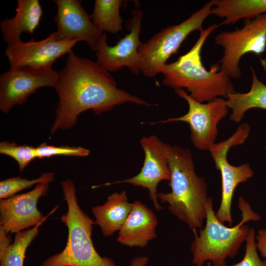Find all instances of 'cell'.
<instances>
[{"mask_svg": "<svg viewBox=\"0 0 266 266\" xmlns=\"http://www.w3.org/2000/svg\"><path fill=\"white\" fill-rule=\"evenodd\" d=\"M157 217L141 202L133 203L132 209L119 231L117 241L130 247L144 248L157 237Z\"/></svg>", "mask_w": 266, "mask_h": 266, "instance_id": "2e32d148", "label": "cell"}, {"mask_svg": "<svg viewBox=\"0 0 266 266\" xmlns=\"http://www.w3.org/2000/svg\"><path fill=\"white\" fill-rule=\"evenodd\" d=\"M67 211L61 217L67 228L64 249L44 260L41 266H116L114 261L101 257L96 250L92 239L95 221L79 206L75 186L69 179L61 182Z\"/></svg>", "mask_w": 266, "mask_h": 266, "instance_id": "5b68a950", "label": "cell"}, {"mask_svg": "<svg viewBox=\"0 0 266 266\" xmlns=\"http://www.w3.org/2000/svg\"><path fill=\"white\" fill-rule=\"evenodd\" d=\"M256 232L250 228L246 239L245 252L242 260L233 266H266V261H262L258 253L256 242ZM207 266H212L208 263Z\"/></svg>", "mask_w": 266, "mask_h": 266, "instance_id": "484cf974", "label": "cell"}, {"mask_svg": "<svg viewBox=\"0 0 266 266\" xmlns=\"http://www.w3.org/2000/svg\"><path fill=\"white\" fill-rule=\"evenodd\" d=\"M0 153L8 156L16 161L20 172L37 158L36 147L27 144L18 145L8 141L0 143Z\"/></svg>", "mask_w": 266, "mask_h": 266, "instance_id": "cb8c5ba5", "label": "cell"}, {"mask_svg": "<svg viewBox=\"0 0 266 266\" xmlns=\"http://www.w3.org/2000/svg\"><path fill=\"white\" fill-rule=\"evenodd\" d=\"M258 250L262 257L266 259V227L258 231L256 235Z\"/></svg>", "mask_w": 266, "mask_h": 266, "instance_id": "4316f807", "label": "cell"}, {"mask_svg": "<svg viewBox=\"0 0 266 266\" xmlns=\"http://www.w3.org/2000/svg\"><path fill=\"white\" fill-rule=\"evenodd\" d=\"M124 0H96L91 19L96 28L100 32L115 34L123 31V20L120 8Z\"/></svg>", "mask_w": 266, "mask_h": 266, "instance_id": "7402d4cb", "label": "cell"}, {"mask_svg": "<svg viewBox=\"0 0 266 266\" xmlns=\"http://www.w3.org/2000/svg\"><path fill=\"white\" fill-rule=\"evenodd\" d=\"M252 84L249 92H234L227 96V104L232 110L230 120L234 123L240 122L246 112L258 108L266 110V84L259 80L254 69L251 67Z\"/></svg>", "mask_w": 266, "mask_h": 266, "instance_id": "d6986e66", "label": "cell"}, {"mask_svg": "<svg viewBox=\"0 0 266 266\" xmlns=\"http://www.w3.org/2000/svg\"><path fill=\"white\" fill-rule=\"evenodd\" d=\"M17 2L15 16L5 18L0 23L3 39L7 47L20 40L23 33L33 34L42 16V8L38 0H17Z\"/></svg>", "mask_w": 266, "mask_h": 266, "instance_id": "e0dca14e", "label": "cell"}, {"mask_svg": "<svg viewBox=\"0 0 266 266\" xmlns=\"http://www.w3.org/2000/svg\"><path fill=\"white\" fill-rule=\"evenodd\" d=\"M265 150H266V146L265 147Z\"/></svg>", "mask_w": 266, "mask_h": 266, "instance_id": "f1b7e54d", "label": "cell"}, {"mask_svg": "<svg viewBox=\"0 0 266 266\" xmlns=\"http://www.w3.org/2000/svg\"><path fill=\"white\" fill-rule=\"evenodd\" d=\"M238 205L241 212L240 222L234 226L227 227L217 218L213 200L209 198L206 205L205 226L200 230L199 234L194 233L195 239L191 243L194 266H203L208 261L212 266H227L226 260L237 254L250 231V228L245 223L261 219L243 197H239Z\"/></svg>", "mask_w": 266, "mask_h": 266, "instance_id": "277c9868", "label": "cell"}, {"mask_svg": "<svg viewBox=\"0 0 266 266\" xmlns=\"http://www.w3.org/2000/svg\"><path fill=\"white\" fill-rule=\"evenodd\" d=\"M149 261L147 256H137L132 259L130 266H146Z\"/></svg>", "mask_w": 266, "mask_h": 266, "instance_id": "83f0119b", "label": "cell"}, {"mask_svg": "<svg viewBox=\"0 0 266 266\" xmlns=\"http://www.w3.org/2000/svg\"><path fill=\"white\" fill-rule=\"evenodd\" d=\"M219 25L213 24L200 32L197 41L190 50L174 62L166 64L161 73L162 82L174 89L185 88L195 100L203 103L235 92L230 77L220 70L217 64L209 70L202 64L201 53L209 35Z\"/></svg>", "mask_w": 266, "mask_h": 266, "instance_id": "3957f363", "label": "cell"}, {"mask_svg": "<svg viewBox=\"0 0 266 266\" xmlns=\"http://www.w3.org/2000/svg\"><path fill=\"white\" fill-rule=\"evenodd\" d=\"M175 93L188 104V111L183 116L150 123L155 125L172 122L187 123L191 131L190 138L194 146L200 150H209L215 143L218 123L228 114L226 100L217 98L205 103L194 100L182 89H175Z\"/></svg>", "mask_w": 266, "mask_h": 266, "instance_id": "9c48e42d", "label": "cell"}, {"mask_svg": "<svg viewBox=\"0 0 266 266\" xmlns=\"http://www.w3.org/2000/svg\"><path fill=\"white\" fill-rule=\"evenodd\" d=\"M50 182L39 183L28 192L0 200V227L6 233H16L45 221L46 217L37 204L39 199L46 194Z\"/></svg>", "mask_w": 266, "mask_h": 266, "instance_id": "5bb4252c", "label": "cell"}, {"mask_svg": "<svg viewBox=\"0 0 266 266\" xmlns=\"http://www.w3.org/2000/svg\"><path fill=\"white\" fill-rule=\"evenodd\" d=\"M78 42L74 39H58L52 32L39 41H35L33 38L26 42L20 39L7 47L5 54L11 68L21 66L49 68L60 57L70 53Z\"/></svg>", "mask_w": 266, "mask_h": 266, "instance_id": "7c38bea8", "label": "cell"}, {"mask_svg": "<svg viewBox=\"0 0 266 266\" xmlns=\"http://www.w3.org/2000/svg\"><path fill=\"white\" fill-rule=\"evenodd\" d=\"M241 29L231 32H221L215 36L214 43L223 47V56L219 63L220 69L230 78L241 76L239 64L246 54L253 53L260 58L266 70V63L261 57L266 49V13L252 19H244Z\"/></svg>", "mask_w": 266, "mask_h": 266, "instance_id": "52a82bcc", "label": "cell"}, {"mask_svg": "<svg viewBox=\"0 0 266 266\" xmlns=\"http://www.w3.org/2000/svg\"><path fill=\"white\" fill-rule=\"evenodd\" d=\"M266 13V0H215L212 14L224 20L219 25L234 24Z\"/></svg>", "mask_w": 266, "mask_h": 266, "instance_id": "44dd1931", "label": "cell"}, {"mask_svg": "<svg viewBox=\"0 0 266 266\" xmlns=\"http://www.w3.org/2000/svg\"><path fill=\"white\" fill-rule=\"evenodd\" d=\"M54 88L59 102L51 128V135L59 130L73 127L78 116L88 110L99 115L126 102L154 105L118 88L109 71L97 62L76 55L72 51L59 72Z\"/></svg>", "mask_w": 266, "mask_h": 266, "instance_id": "6da1fadb", "label": "cell"}, {"mask_svg": "<svg viewBox=\"0 0 266 266\" xmlns=\"http://www.w3.org/2000/svg\"><path fill=\"white\" fill-rule=\"evenodd\" d=\"M132 207L133 203L129 201L126 191L112 193L103 204L92 208L95 224L100 227L104 236H110L119 231Z\"/></svg>", "mask_w": 266, "mask_h": 266, "instance_id": "ac0fdd59", "label": "cell"}, {"mask_svg": "<svg viewBox=\"0 0 266 266\" xmlns=\"http://www.w3.org/2000/svg\"><path fill=\"white\" fill-rule=\"evenodd\" d=\"M171 172L168 185L171 192L158 193L162 203H167L169 211L193 231L202 228L206 219L207 185L195 170L191 152L179 146L167 144Z\"/></svg>", "mask_w": 266, "mask_h": 266, "instance_id": "7a4b0ae2", "label": "cell"}, {"mask_svg": "<svg viewBox=\"0 0 266 266\" xmlns=\"http://www.w3.org/2000/svg\"><path fill=\"white\" fill-rule=\"evenodd\" d=\"M142 15L143 11L139 7L132 10V18L127 25L129 33L113 46L107 44L106 34L103 33L95 50L97 63L101 67L109 72H115L126 66L132 73L139 74L137 49L141 43L139 35Z\"/></svg>", "mask_w": 266, "mask_h": 266, "instance_id": "4fadbf2b", "label": "cell"}, {"mask_svg": "<svg viewBox=\"0 0 266 266\" xmlns=\"http://www.w3.org/2000/svg\"><path fill=\"white\" fill-rule=\"evenodd\" d=\"M90 151L80 146H56L42 143L36 147V157L41 159L58 155L73 157H86Z\"/></svg>", "mask_w": 266, "mask_h": 266, "instance_id": "d4e9b609", "label": "cell"}, {"mask_svg": "<svg viewBox=\"0 0 266 266\" xmlns=\"http://www.w3.org/2000/svg\"><path fill=\"white\" fill-rule=\"evenodd\" d=\"M140 142L145 156L139 173L132 177L108 183L103 186L129 183L146 188L149 191L150 198L155 208L159 211L163 207L158 203L157 186L161 181H169L171 177L167 144L154 135L143 137Z\"/></svg>", "mask_w": 266, "mask_h": 266, "instance_id": "8fae6325", "label": "cell"}, {"mask_svg": "<svg viewBox=\"0 0 266 266\" xmlns=\"http://www.w3.org/2000/svg\"><path fill=\"white\" fill-rule=\"evenodd\" d=\"M42 224L15 233L13 242L10 233L0 227V266H24L26 251L37 235Z\"/></svg>", "mask_w": 266, "mask_h": 266, "instance_id": "ffe728a7", "label": "cell"}, {"mask_svg": "<svg viewBox=\"0 0 266 266\" xmlns=\"http://www.w3.org/2000/svg\"><path fill=\"white\" fill-rule=\"evenodd\" d=\"M214 0L207 2L180 24L162 30L137 49L138 66L147 77H154L161 72L169 57L177 54L183 42L193 32L203 30L205 19L212 14Z\"/></svg>", "mask_w": 266, "mask_h": 266, "instance_id": "8992f818", "label": "cell"}, {"mask_svg": "<svg viewBox=\"0 0 266 266\" xmlns=\"http://www.w3.org/2000/svg\"><path fill=\"white\" fill-rule=\"evenodd\" d=\"M54 172H47L42 174L36 179L29 180L17 176L3 180L0 182V199H5L13 196L23 190L44 181L52 182L54 180Z\"/></svg>", "mask_w": 266, "mask_h": 266, "instance_id": "603a6c76", "label": "cell"}, {"mask_svg": "<svg viewBox=\"0 0 266 266\" xmlns=\"http://www.w3.org/2000/svg\"><path fill=\"white\" fill-rule=\"evenodd\" d=\"M59 72L52 67L21 66L11 68L0 76V110L8 113L16 105H22L38 88L55 87Z\"/></svg>", "mask_w": 266, "mask_h": 266, "instance_id": "30bf717a", "label": "cell"}, {"mask_svg": "<svg viewBox=\"0 0 266 266\" xmlns=\"http://www.w3.org/2000/svg\"><path fill=\"white\" fill-rule=\"evenodd\" d=\"M250 127L248 123L239 125L228 139L212 144L209 151L214 160L215 167L221 175V200L220 206L215 212L217 218L222 223H233L231 213L233 198L235 189L240 183L246 182L254 175V171L248 163L234 166L229 163L227 156L230 149L243 144L248 138Z\"/></svg>", "mask_w": 266, "mask_h": 266, "instance_id": "ba28073f", "label": "cell"}, {"mask_svg": "<svg viewBox=\"0 0 266 266\" xmlns=\"http://www.w3.org/2000/svg\"><path fill=\"white\" fill-rule=\"evenodd\" d=\"M57 11L54 21L57 30L54 32L59 40L77 39L85 41L94 51L103 33L94 25L90 17L84 9L80 0H54Z\"/></svg>", "mask_w": 266, "mask_h": 266, "instance_id": "9a60e30c", "label": "cell"}]
</instances>
